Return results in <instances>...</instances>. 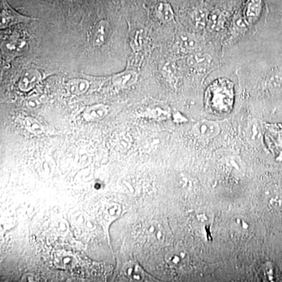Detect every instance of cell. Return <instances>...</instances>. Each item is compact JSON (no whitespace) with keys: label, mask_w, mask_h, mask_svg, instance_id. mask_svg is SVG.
Instances as JSON below:
<instances>
[{"label":"cell","mask_w":282,"mask_h":282,"mask_svg":"<svg viewBox=\"0 0 282 282\" xmlns=\"http://www.w3.org/2000/svg\"><path fill=\"white\" fill-rule=\"evenodd\" d=\"M158 16L162 22H168L174 19V12L168 4H160L158 8Z\"/></svg>","instance_id":"2e32d148"},{"label":"cell","mask_w":282,"mask_h":282,"mask_svg":"<svg viewBox=\"0 0 282 282\" xmlns=\"http://www.w3.org/2000/svg\"><path fill=\"white\" fill-rule=\"evenodd\" d=\"M180 44L186 50H194L198 46L197 38L188 33H183L180 36Z\"/></svg>","instance_id":"5bb4252c"},{"label":"cell","mask_w":282,"mask_h":282,"mask_svg":"<svg viewBox=\"0 0 282 282\" xmlns=\"http://www.w3.org/2000/svg\"><path fill=\"white\" fill-rule=\"evenodd\" d=\"M122 275L130 282H144L146 276L144 270L136 262H127L122 268Z\"/></svg>","instance_id":"8992f818"},{"label":"cell","mask_w":282,"mask_h":282,"mask_svg":"<svg viewBox=\"0 0 282 282\" xmlns=\"http://www.w3.org/2000/svg\"><path fill=\"white\" fill-rule=\"evenodd\" d=\"M211 58L208 54L197 52V54H194L188 58V63L192 68L204 67V66L210 64Z\"/></svg>","instance_id":"4fadbf2b"},{"label":"cell","mask_w":282,"mask_h":282,"mask_svg":"<svg viewBox=\"0 0 282 282\" xmlns=\"http://www.w3.org/2000/svg\"><path fill=\"white\" fill-rule=\"evenodd\" d=\"M266 87L268 91L272 92H279L282 90V68L275 69L268 74Z\"/></svg>","instance_id":"30bf717a"},{"label":"cell","mask_w":282,"mask_h":282,"mask_svg":"<svg viewBox=\"0 0 282 282\" xmlns=\"http://www.w3.org/2000/svg\"><path fill=\"white\" fill-rule=\"evenodd\" d=\"M194 22L198 27L206 26V24L208 22L206 10L200 9L196 11V14L194 15Z\"/></svg>","instance_id":"d6986e66"},{"label":"cell","mask_w":282,"mask_h":282,"mask_svg":"<svg viewBox=\"0 0 282 282\" xmlns=\"http://www.w3.org/2000/svg\"><path fill=\"white\" fill-rule=\"evenodd\" d=\"M22 45H23L22 42L18 41V40H10V41L9 40L8 42L2 44V49L4 52H9V55L10 52L11 55L16 56L22 51V46H23Z\"/></svg>","instance_id":"9a60e30c"},{"label":"cell","mask_w":282,"mask_h":282,"mask_svg":"<svg viewBox=\"0 0 282 282\" xmlns=\"http://www.w3.org/2000/svg\"><path fill=\"white\" fill-rule=\"evenodd\" d=\"M90 84L86 80H81V78H76L68 82V91L74 95H80L86 92L89 89Z\"/></svg>","instance_id":"8fae6325"},{"label":"cell","mask_w":282,"mask_h":282,"mask_svg":"<svg viewBox=\"0 0 282 282\" xmlns=\"http://www.w3.org/2000/svg\"><path fill=\"white\" fill-rule=\"evenodd\" d=\"M222 15L219 10H215L208 16V28L211 30H216L222 23Z\"/></svg>","instance_id":"ac0fdd59"},{"label":"cell","mask_w":282,"mask_h":282,"mask_svg":"<svg viewBox=\"0 0 282 282\" xmlns=\"http://www.w3.org/2000/svg\"><path fill=\"white\" fill-rule=\"evenodd\" d=\"M108 110V107L106 105H92L84 110V120L87 122L99 121L107 116Z\"/></svg>","instance_id":"9c48e42d"},{"label":"cell","mask_w":282,"mask_h":282,"mask_svg":"<svg viewBox=\"0 0 282 282\" xmlns=\"http://www.w3.org/2000/svg\"><path fill=\"white\" fill-rule=\"evenodd\" d=\"M41 73L36 69L27 70L19 82V88L23 91H28L41 80Z\"/></svg>","instance_id":"ba28073f"},{"label":"cell","mask_w":282,"mask_h":282,"mask_svg":"<svg viewBox=\"0 0 282 282\" xmlns=\"http://www.w3.org/2000/svg\"><path fill=\"white\" fill-rule=\"evenodd\" d=\"M110 33V26L106 20H102L94 26L90 34V42L94 46H102L106 42Z\"/></svg>","instance_id":"277c9868"},{"label":"cell","mask_w":282,"mask_h":282,"mask_svg":"<svg viewBox=\"0 0 282 282\" xmlns=\"http://www.w3.org/2000/svg\"><path fill=\"white\" fill-rule=\"evenodd\" d=\"M262 0H248L246 8V16L250 20H254L260 14Z\"/></svg>","instance_id":"7c38bea8"},{"label":"cell","mask_w":282,"mask_h":282,"mask_svg":"<svg viewBox=\"0 0 282 282\" xmlns=\"http://www.w3.org/2000/svg\"><path fill=\"white\" fill-rule=\"evenodd\" d=\"M52 262L56 268L62 270H72L78 264L74 254L66 250H59L52 256Z\"/></svg>","instance_id":"5b68a950"},{"label":"cell","mask_w":282,"mask_h":282,"mask_svg":"<svg viewBox=\"0 0 282 282\" xmlns=\"http://www.w3.org/2000/svg\"><path fill=\"white\" fill-rule=\"evenodd\" d=\"M32 18L29 16H24L18 13L16 10L11 8L6 2V0H2L1 2V28L10 27V26L18 24H28L31 22Z\"/></svg>","instance_id":"7a4b0ae2"},{"label":"cell","mask_w":282,"mask_h":282,"mask_svg":"<svg viewBox=\"0 0 282 282\" xmlns=\"http://www.w3.org/2000/svg\"><path fill=\"white\" fill-rule=\"evenodd\" d=\"M206 107L212 112L222 114L229 112L233 105L232 82L220 80L210 86L206 96Z\"/></svg>","instance_id":"6da1fadb"},{"label":"cell","mask_w":282,"mask_h":282,"mask_svg":"<svg viewBox=\"0 0 282 282\" xmlns=\"http://www.w3.org/2000/svg\"><path fill=\"white\" fill-rule=\"evenodd\" d=\"M24 125L29 132L34 134H41L44 132V127L40 122L33 118L27 117L24 120Z\"/></svg>","instance_id":"e0dca14e"},{"label":"cell","mask_w":282,"mask_h":282,"mask_svg":"<svg viewBox=\"0 0 282 282\" xmlns=\"http://www.w3.org/2000/svg\"><path fill=\"white\" fill-rule=\"evenodd\" d=\"M122 208L117 203H105L100 210L99 220L105 229L108 230L109 225L120 216Z\"/></svg>","instance_id":"3957f363"},{"label":"cell","mask_w":282,"mask_h":282,"mask_svg":"<svg viewBox=\"0 0 282 282\" xmlns=\"http://www.w3.org/2000/svg\"><path fill=\"white\" fill-rule=\"evenodd\" d=\"M138 77V73L135 70H124L123 72L116 74L113 77V84L118 88H128L136 82Z\"/></svg>","instance_id":"52a82bcc"}]
</instances>
